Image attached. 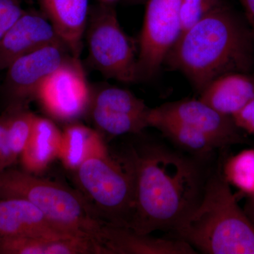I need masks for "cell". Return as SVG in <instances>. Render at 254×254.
<instances>
[{"mask_svg":"<svg viewBox=\"0 0 254 254\" xmlns=\"http://www.w3.org/2000/svg\"><path fill=\"white\" fill-rule=\"evenodd\" d=\"M173 232L203 254H254V224L239 206L223 173L209 177L198 205Z\"/></svg>","mask_w":254,"mask_h":254,"instance_id":"cell-3","label":"cell"},{"mask_svg":"<svg viewBox=\"0 0 254 254\" xmlns=\"http://www.w3.org/2000/svg\"><path fill=\"white\" fill-rule=\"evenodd\" d=\"M103 143L98 131L85 125L73 124L63 132L59 158L65 168L76 171Z\"/></svg>","mask_w":254,"mask_h":254,"instance_id":"cell-20","label":"cell"},{"mask_svg":"<svg viewBox=\"0 0 254 254\" xmlns=\"http://www.w3.org/2000/svg\"><path fill=\"white\" fill-rule=\"evenodd\" d=\"M91 96L79 58L71 56L43 82L36 99L50 116L69 122L89 109Z\"/></svg>","mask_w":254,"mask_h":254,"instance_id":"cell-8","label":"cell"},{"mask_svg":"<svg viewBox=\"0 0 254 254\" xmlns=\"http://www.w3.org/2000/svg\"><path fill=\"white\" fill-rule=\"evenodd\" d=\"M148 125L161 131L174 144L192 154L208 155L218 148L224 147L218 140L203 132L180 122L154 115L152 113L151 108Z\"/></svg>","mask_w":254,"mask_h":254,"instance_id":"cell-19","label":"cell"},{"mask_svg":"<svg viewBox=\"0 0 254 254\" xmlns=\"http://www.w3.org/2000/svg\"><path fill=\"white\" fill-rule=\"evenodd\" d=\"M162 118L180 122L213 137L223 146L242 141L240 129L232 117L219 113L200 99H185L151 109Z\"/></svg>","mask_w":254,"mask_h":254,"instance_id":"cell-11","label":"cell"},{"mask_svg":"<svg viewBox=\"0 0 254 254\" xmlns=\"http://www.w3.org/2000/svg\"><path fill=\"white\" fill-rule=\"evenodd\" d=\"M232 119L240 129L245 130L254 136V100L235 114Z\"/></svg>","mask_w":254,"mask_h":254,"instance_id":"cell-26","label":"cell"},{"mask_svg":"<svg viewBox=\"0 0 254 254\" xmlns=\"http://www.w3.org/2000/svg\"><path fill=\"white\" fill-rule=\"evenodd\" d=\"M10 116L11 109L7 106L0 115V165L3 170L10 168L13 165L7 148L8 125Z\"/></svg>","mask_w":254,"mask_h":254,"instance_id":"cell-25","label":"cell"},{"mask_svg":"<svg viewBox=\"0 0 254 254\" xmlns=\"http://www.w3.org/2000/svg\"><path fill=\"white\" fill-rule=\"evenodd\" d=\"M25 11L21 6V0H0V39Z\"/></svg>","mask_w":254,"mask_h":254,"instance_id":"cell-24","label":"cell"},{"mask_svg":"<svg viewBox=\"0 0 254 254\" xmlns=\"http://www.w3.org/2000/svg\"><path fill=\"white\" fill-rule=\"evenodd\" d=\"M200 100L232 118L254 100V78L242 72L225 73L200 92Z\"/></svg>","mask_w":254,"mask_h":254,"instance_id":"cell-16","label":"cell"},{"mask_svg":"<svg viewBox=\"0 0 254 254\" xmlns=\"http://www.w3.org/2000/svg\"><path fill=\"white\" fill-rule=\"evenodd\" d=\"M28 105H9L11 109L7 131V148L13 164L26 148L36 120V115L28 109Z\"/></svg>","mask_w":254,"mask_h":254,"instance_id":"cell-21","label":"cell"},{"mask_svg":"<svg viewBox=\"0 0 254 254\" xmlns=\"http://www.w3.org/2000/svg\"><path fill=\"white\" fill-rule=\"evenodd\" d=\"M88 60L105 77L125 83L138 81L134 44L119 22L114 6L90 7L86 32Z\"/></svg>","mask_w":254,"mask_h":254,"instance_id":"cell-6","label":"cell"},{"mask_svg":"<svg viewBox=\"0 0 254 254\" xmlns=\"http://www.w3.org/2000/svg\"><path fill=\"white\" fill-rule=\"evenodd\" d=\"M89 109L95 127L110 136L141 133L149 127L150 108L124 88L108 85L99 88L92 94Z\"/></svg>","mask_w":254,"mask_h":254,"instance_id":"cell-10","label":"cell"},{"mask_svg":"<svg viewBox=\"0 0 254 254\" xmlns=\"http://www.w3.org/2000/svg\"><path fill=\"white\" fill-rule=\"evenodd\" d=\"M100 4L111 5L114 6L116 3H118L120 0H98Z\"/></svg>","mask_w":254,"mask_h":254,"instance_id":"cell-28","label":"cell"},{"mask_svg":"<svg viewBox=\"0 0 254 254\" xmlns=\"http://www.w3.org/2000/svg\"><path fill=\"white\" fill-rule=\"evenodd\" d=\"M253 195H254V194H253Z\"/></svg>","mask_w":254,"mask_h":254,"instance_id":"cell-31","label":"cell"},{"mask_svg":"<svg viewBox=\"0 0 254 254\" xmlns=\"http://www.w3.org/2000/svg\"><path fill=\"white\" fill-rule=\"evenodd\" d=\"M63 41L49 43L15 60L6 68L4 91L9 105H28L43 82L70 57Z\"/></svg>","mask_w":254,"mask_h":254,"instance_id":"cell-9","label":"cell"},{"mask_svg":"<svg viewBox=\"0 0 254 254\" xmlns=\"http://www.w3.org/2000/svg\"><path fill=\"white\" fill-rule=\"evenodd\" d=\"M0 254H105L93 241L81 237L0 238Z\"/></svg>","mask_w":254,"mask_h":254,"instance_id":"cell-17","label":"cell"},{"mask_svg":"<svg viewBox=\"0 0 254 254\" xmlns=\"http://www.w3.org/2000/svg\"><path fill=\"white\" fill-rule=\"evenodd\" d=\"M224 177L229 184L249 193L254 194V149H247L227 160Z\"/></svg>","mask_w":254,"mask_h":254,"instance_id":"cell-22","label":"cell"},{"mask_svg":"<svg viewBox=\"0 0 254 254\" xmlns=\"http://www.w3.org/2000/svg\"><path fill=\"white\" fill-rule=\"evenodd\" d=\"M252 38L250 28L222 4L182 33L164 63L200 93L222 75L250 69Z\"/></svg>","mask_w":254,"mask_h":254,"instance_id":"cell-2","label":"cell"},{"mask_svg":"<svg viewBox=\"0 0 254 254\" xmlns=\"http://www.w3.org/2000/svg\"><path fill=\"white\" fill-rule=\"evenodd\" d=\"M124 1H126V2L128 3V4H141V3H145L146 2L147 0H124Z\"/></svg>","mask_w":254,"mask_h":254,"instance_id":"cell-29","label":"cell"},{"mask_svg":"<svg viewBox=\"0 0 254 254\" xmlns=\"http://www.w3.org/2000/svg\"><path fill=\"white\" fill-rule=\"evenodd\" d=\"M134 178L129 227L141 235L173 230L198 205L205 183L193 160L160 145L128 155Z\"/></svg>","mask_w":254,"mask_h":254,"instance_id":"cell-1","label":"cell"},{"mask_svg":"<svg viewBox=\"0 0 254 254\" xmlns=\"http://www.w3.org/2000/svg\"><path fill=\"white\" fill-rule=\"evenodd\" d=\"M222 4L221 0H182L180 9L182 34Z\"/></svg>","mask_w":254,"mask_h":254,"instance_id":"cell-23","label":"cell"},{"mask_svg":"<svg viewBox=\"0 0 254 254\" xmlns=\"http://www.w3.org/2000/svg\"><path fill=\"white\" fill-rule=\"evenodd\" d=\"M63 132L53 122L36 116L29 141L20 160L23 170L33 175L42 173L59 158Z\"/></svg>","mask_w":254,"mask_h":254,"instance_id":"cell-18","label":"cell"},{"mask_svg":"<svg viewBox=\"0 0 254 254\" xmlns=\"http://www.w3.org/2000/svg\"><path fill=\"white\" fill-rule=\"evenodd\" d=\"M245 9L249 28L254 39V0H239Z\"/></svg>","mask_w":254,"mask_h":254,"instance_id":"cell-27","label":"cell"},{"mask_svg":"<svg viewBox=\"0 0 254 254\" xmlns=\"http://www.w3.org/2000/svg\"><path fill=\"white\" fill-rule=\"evenodd\" d=\"M86 198L103 221L129 227L134 201V178L128 157L122 161L108 153L105 143L76 170Z\"/></svg>","mask_w":254,"mask_h":254,"instance_id":"cell-5","label":"cell"},{"mask_svg":"<svg viewBox=\"0 0 254 254\" xmlns=\"http://www.w3.org/2000/svg\"><path fill=\"white\" fill-rule=\"evenodd\" d=\"M100 245L105 254H194L196 251L178 239L141 235L128 227L104 222Z\"/></svg>","mask_w":254,"mask_h":254,"instance_id":"cell-13","label":"cell"},{"mask_svg":"<svg viewBox=\"0 0 254 254\" xmlns=\"http://www.w3.org/2000/svg\"><path fill=\"white\" fill-rule=\"evenodd\" d=\"M182 0H147L137 58L138 81L158 73L182 34Z\"/></svg>","mask_w":254,"mask_h":254,"instance_id":"cell-7","label":"cell"},{"mask_svg":"<svg viewBox=\"0 0 254 254\" xmlns=\"http://www.w3.org/2000/svg\"><path fill=\"white\" fill-rule=\"evenodd\" d=\"M1 170H3V169L1 168V165H0V172H1Z\"/></svg>","mask_w":254,"mask_h":254,"instance_id":"cell-30","label":"cell"},{"mask_svg":"<svg viewBox=\"0 0 254 254\" xmlns=\"http://www.w3.org/2000/svg\"><path fill=\"white\" fill-rule=\"evenodd\" d=\"M15 237H78L57 227L31 202L0 197V238Z\"/></svg>","mask_w":254,"mask_h":254,"instance_id":"cell-14","label":"cell"},{"mask_svg":"<svg viewBox=\"0 0 254 254\" xmlns=\"http://www.w3.org/2000/svg\"><path fill=\"white\" fill-rule=\"evenodd\" d=\"M0 197L28 200L64 231L93 241L101 247L100 237L105 222L77 190L23 170L8 168L0 172Z\"/></svg>","mask_w":254,"mask_h":254,"instance_id":"cell-4","label":"cell"},{"mask_svg":"<svg viewBox=\"0 0 254 254\" xmlns=\"http://www.w3.org/2000/svg\"><path fill=\"white\" fill-rule=\"evenodd\" d=\"M44 15L74 58H79L86 32L89 0H40Z\"/></svg>","mask_w":254,"mask_h":254,"instance_id":"cell-15","label":"cell"},{"mask_svg":"<svg viewBox=\"0 0 254 254\" xmlns=\"http://www.w3.org/2000/svg\"><path fill=\"white\" fill-rule=\"evenodd\" d=\"M57 41L62 40L45 15L25 11L0 39V71L23 55Z\"/></svg>","mask_w":254,"mask_h":254,"instance_id":"cell-12","label":"cell"}]
</instances>
